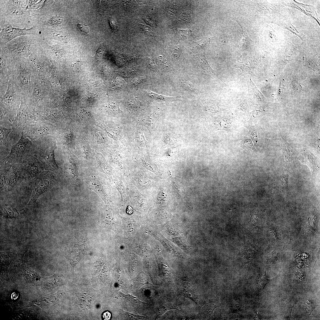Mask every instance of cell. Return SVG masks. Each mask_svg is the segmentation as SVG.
I'll use <instances>...</instances> for the list:
<instances>
[{"label":"cell","instance_id":"39","mask_svg":"<svg viewBox=\"0 0 320 320\" xmlns=\"http://www.w3.org/2000/svg\"><path fill=\"white\" fill-rule=\"evenodd\" d=\"M148 63L149 66L153 69L156 70L157 67L154 61L152 58H148Z\"/></svg>","mask_w":320,"mask_h":320},{"label":"cell","instance_id":"25","mask_svg":"<svg viewBox=\"0 0 320 320\" xmlns=\"http://www.w3.org/2000/svg\"><path fill=\"white\" fill-rule=\"evenodd\" d=\"M96 159L98 165L100 168L107 174L111 175V170L104 161L102 156L100 155L97 154L96 155Z\"/></svg>","mask_w":320,"mask_h":320},{"label":"cell","instance_id":"12","mask_svg":"<svg viewBox=\"0 0 320 320\" xmlns=\"http://www.w3.org/2000/svg\"><path fill=\"white\" fill-rule=\"evenodd\" d=\"M40 31L35 26L30 28L21 29L7 24L0 28V45L5 44L18 37L25 35H39Z\"/></svg>","mask_w":320,"mask_h":320},{"label":"cell","instance_id":"20","mask_svg":"<svg viewBox=\"0 0 320 320\" xmlns=\"http://www.w3.org/2000/svg\"><path fill=\"white\" fill-rule=\"evenodd\" d=\"M195 56V60L197 65L200 68L211 74L214 71L209 64L204 54V49L199 50Z\"/></svg>","mask_w":320,"mask_h":320},{"label":"cell","instance_id":"14","mask_svg":"<svg viewBox=\"0 0 320 320\" xmlns=\"http://www.w3.org/2000/svg\"><path fill=\"white\" fill-rule=\"evenodd\" d=\"M23 177H36L44 168L41 162L33 155L28 156L20 164Z\"/></svg>","mask_w":320,"mask_h":320},{"label":"cell","instance_id":"18","mask_svg":"<svg viewBox=\"0 0 320 320\" xmlns=\"http://www.w3.org/2000/svg\"><path fill=\"white\" fill-rule=\"evenodd\" d=\"M0 151L9 150L12 146L10 141L9 136L12 129L5 128L2 125L0 126Z\"/></svg>","mask_w":320,"mask_h":320},{"label":"cell","instance_id":"10","mask_svg":"<svg viewBox=\"0 0 320 320\" xmlns=\"http://www.w3.org/2000/svg\"><path fill=\"white\" fill-rule=\"evenodd\" d=\"M51 173L49 171H43L35 177L33 193L28 205L35 204L39 197L51 187L54 178Z\"/></svg>","mask_w":320,"mask_h":320},{"label":"cell","instance_id":"3","mask_svg":"<svg viewBox=\"0 0 320 320\" xmlns=\"http://www.w3.org/2000/svg\"><path fill=\"white\" fill-rule=\"evenodd\" d=\"M43 37L39 35H25L13 39L8 43L0 44V53L7 57L15 58L22 57L28 58L33 52L35 45Z\"/></svg>","mask_w":320,"mask_h":320},{"label":"cell","instance_id":"16","mask_svg":"<svg viewBox=\"0 0 320 320\" xmlns=\"http://www.w3.org/2000/svg\"><path fill=\"white\" fill-rule=\"evenodd\" d=\"M0 55V85L7 84L12 73L13 63L14 58Z\"/></svg>","mask_w":320,"mask_h":320},{"label":"cell","instance_id":"26","mask_svg":"<svg viewBox=\"0 0 320 320\" xmlns=\"http://www.w3.org/2000/svg\"><path fill=\"white\" fill-rule=\"evenodd\" d=\"M192 17V14L189 11H186L183 13L178 19V22L180 24H183L190 22Z\"/></svg>","mask_w":320,"mask_h":320},{"label":"cell","instance_id":"15","mask_svg":"<svg viewBox=\"0 0 320 320\" xmlns=\"http://www.w3.org/2000/svg\"><path fill=\"white\" fill-rule=\"evenodd\" d=\"M64 171L65 175L72 185H77L78 183V164L75 157L67 149H64Z\"/></svg>","mask_w":320,"mask_h":320},{"label":"cell","instance_id":"4","mask_svg":"<svg viewBox=\"0 0 320 320\" xmlns=\"http://www.w3.org/2000/svg\"><path fill=\"white\" fill-rule=\"evenodd\" d=\"M34 146L33 155L41 163L44 169L58 172L61 168L57 164L55 157L54 151L57 148L54 137L47 135L33 141Z\"/></svg>","mask_w":320,"mask_h":320},{"label":"cell","instance_id":"29","mask_svg":"<svg viewBox=\"0 0 320 320\" xmlns=\"http://www.w3.org/2000/svg\"><path fill=\"white\" fill-rule=\"evenodd\" d=\"M177 32L180 37L185 39H189L191 36L192 34L191 32L188 30L179 29L178 30Z\"/></svg>","mask_w":320,"mask_h":320},{"label":"cell","instance_id":"24","mask_svg":"<svg viewBox=\"0 0 320 320\" xmlns=\"http://www.w3.org/2000/svg\"><path fill=\"white\" fill-rule=\"evenodd\" d=\"M288 175H283L280 176L277 181V184L279 188L281 191L286 192L288 190Z\"/></svg>","mask_w":320,"mask_h":320},{"label":"cell","instance_id":"1","mask_svg":"<svg viewBox=\"0 0 320 320\" xmlns=\"http://www.w3.org/2000/svg\"><path fill=\"white\" fill-rule=\"evenodd\" d=\"M28 0L0 1V28L6 25L23 29L33 26Z\"/></svg>","mask_w":320,"mask_h":320},{"label":"cell","instance_id":"32","mask_svg":"<svg viewBox=\"0 0 320 320\" xmlns=\"http://www.w3.org/2000/svg\"><path fill=\"white\" fill-rule=\"evenodd\" d=\"M172 52L173 55L176 58H179L181 52V48L180 46L177 45L173 46Z\"/></svg>","mask_w":320,"mask_h":320},{"label":"cell","instance_id":"33","mask_svg":"<svg viewBox=\"0 0 320 320\" xmlns=\"http://www.w3.org/2000/svg\"><path fill=\"white\" fill-rule=\"evenodd\" d=\"M124 312L126 316L129 319H143L145 317L139 315L137 313H131L126 311Z\"/></svg>","mask_w":320,"mask_h":320},{"label":"cell","instance_id":"11","mask_svg":"<svg viewBox=\"0 0 320 320\" xmlns=\"http://www.w3.org/2000/svg\"><path fill=\"white\" fill-rule=\"evenodd\" d=\"M8 120L10 125H14L23 130L26 126L33 123L38 120L36 115L30 110L23 96L20 107L17 111L15 118L9 119Z\"/></svg>","mask_w":320,"mask_h":320},{"label":"cell","instance_id":"8","mask_svg":"<svg viewBox=\"0 0 320 320\" xmlns=\"http://www.w3.org/2000/svg\"><path fill=\"white\" fill-rule=\"evenodd\" d=\"M7 91L0 98V105L11 112H17L21 103L23 93L14 81L10 78L8 82Z\"/></svg>","mask_w":320,"mask_h":320},{"label":"cell","instance_id":"28","mask_svg":"<svg viewBox=\"0 0 320 320\" xmlns=\"http://www.w3.org/2000/svg\"><path fill=\"white\" fill-rule=\"evenodd\" d=\"M139 27L142 31L145 34L150 37H153L154 33L153 30L148 26L143 24H140Z\"/></svg>","mask_w":320,"mask_h":320},{"label":"cell","instance_id":"37","mask_svg":"<svg viewBox=\"0 0 320 320\" xmlns=\"http://www.w3.org/2000/svg\"><path fill=\"white\" fill-rule=\"evenodd\" d=\"M5 175L3 173L0 175V188H3L6 185V178Z\"/></svg>","mask_w":320,"mask_h":320},{"label":"cell","instance_id":"19","mask_svg":"<svg viewBox=\"0 0 320 320\" xmlns=\"http://www.w3.org/2000/svg\"><path fill=\"white\" fill-rule=\"evenodd\" d=\"M88 184L89 188L95 191L104 201L106 200L107 196L103 186L100 180L95 176L90 177Z\"/></svg>","mask_w":320,"mask_h":320},{"label":"cell","instance_id":"23","mask_svg":"<svg viewBox=\"0 0 320 320\" xmlns=\"http://www.w3.org/2000/svg\"><path fill=\"white\" fill-rule=\"evenodd\" d=\"M148 97L153 100H164L166 102H169L178 100L180 99V97H169L158 94L151 91H149L147 92Z\"/></svg>","mask_w":320,"mask_h":320},{"label":"cell","instance_id":"7","mask_svg":"<svg viewBox=\"0 0 320 320\" xmlns=\"http://www.w3.org/2000/svg\"><path fill=\"white\" fill-rule=\"evenodd\" d=\"M39 43L28 59L33 69L35 78L43 81L51 70V61L41 51Z\"/></svg>","mask_w":320,"mask_h":320},{"label":"cell","instance_id":"34","mask_svg":"<svg viewBox=\"0 0 320 320\" xmlns=\"http://www.w3.org/2000/svg\"><path fill=\"white\" fill-rule=\"evenodd\" d=\"M269 280V279L266 278L265 276V275L260 278L259 280V284L260 287L262 288H263L268 283Z\"/></svg>","mask_w":320,"mask_h":320},{"label":"cell","instance_id":"5","mask_svg":"<svg viewBox=\"0 0 320 320\" xmlns=\"http://www.w3.org/2000/svg\"><path fill=\"white\" fill-rule=\"evenodd\" d=\"M34 151L33 141L24 137L22 134L20 140L12 146L8 155L1 159V168H7L21 164L26 157L33 155Z\"/></svg>","mask_w":320,"mask_h":320},{"label":"cell","instance_id":"40","mask_svg":"<svg viewBox=\"0 0 320 320\" xmlns=\"http://www.w3.org/2000/svg\"><path fill=\"white\" fill-rule=\"evenodd\" d=\"M111 314L109 311H107L104 312L102 315L103 317L104 320H108L110 319Z\"/></svg>","mask_w":320,"mask_h":320},{"label":"cell","instance_id":"13","mask_svg":"<svg viewBox=\"0 0 320 320\" xmlns=\"http://www.w3.org/2000/svg\"><path fill=\"white\" fill-rule=\"evenodd\" d=\"M38 120L44 121L53 125L57 129L64 128L66 120L61 113L52 108H45L37 115Z\"/></svg>","mask_w":320,"mask_h":320},{"label":"cell","instance_id":"2","mask_svg":"<svg viewBox=\"0 0 320 320\" xmlns=\"http://www.w3.org/2000/svg\"><path fill=\"white\" fill-rule=\"evenodd\" d=\"M10 78L21 90L23 96L29 106L32 86L35 77L28 58L22 57L14 58Z\"/></svg>","mask_w":320,"mask_h":320},{"label":"cell","instance_id":"27","mask_svg":"<svg viewBox=\"0 0 320 320\" xmlns=\"http://www.w3.org/2000/svg\"><path fill=\"white\" fill-rule=\"evenodd\" d=\"M180 83L183 87L185 90L191 92L196 91V89L195 86L188 80L182 79L180 81Z\"/></svg>","mask_w":320,"mask_h":320},{"label":"cell","instance_id":"31","mask_svg":"<svg viewBox=\"0 0 320 320\" xmlns=\"http://www.w3.org/2000/svg\"><path fill=\"white\" fill-rule=\"evenodd\" d=\"M120 294L122 297L133 303H135L142 302L133 295L130 294L125 295L121 292H120Z\"/></svg>","mask_w":320,"mask_h":320},{"label":"cell","instance_id":"6","mask_svg":"<svg viewBox=\"0 0 320 320\" xmlns=\"http://www.w3.org/2000/svg\"><path fill=\"white\" fill-rule=\"evenodd\" d=\"M51 93L43 81L35 78L28 106L30 110L36 115L41 112L45 108Z\"/></svg>","mask_w":320,"mask_h":320},{"label":"cell","instance_id":"17","mask_svg":"<svg viewBox=\"0 0 320 320\" xmlns=\"http://www.w3.org/2000/svg\"><path fill=\"white\" fill-rule=\"evenodd\" d=\"M24 178L20 164L13 165L9 167V174L7 186L9 190L13 189Z\"/></svg>","mask_w":320,"mask_h":320},{"label":"cell","instance_id":"36","mask_svg":"<svg viewBox=\"0 0 320 320\" xmlns=\"http://www.w3.org/2000/svg\"><path fill=\"white\" fill-rule=\"evenodd\" d=\"M96 139L97 142L100 143L105 142V139L103 135L100 132H97L95 135Z\"/></svg>","mask_w":320,"mask_h":320},{"label":"cell","instance_id":"21","mask_svg":"<svg viewBox=\"0 0 320 320\" xmlns=\"http://www.w3.org/2000/svg\"><path fill=\"white\" fill-rule=\"evenodd\" d=\"M209 302L205 304L202 308L200 314L204 317L210 316L214 310L220 305L218 298L209 300Z\"/></svg>","mask_w":320,"mask_h":320},{"label":"cell","instance_id":"22","mask_svg":"<svg viewBox=\"0 0 320 320\" xmlns=\"http://www.w3.org/2000/svg\"><path fill=\"white\" fill-rule=\"evenodd\" d=\"M303 161L309 167L313 176L316 175L319 170V167L316 162L314 158L309 153L304 155Z\"/></svg>","mask_w":320,"mask_h":320},{"label":"cell","instance_id":"38","mask_svg":"<svg viewBox=\"0 0 320 320\" xmlns=\"http://www.w3.org/2000/svg\"><path fill=\"white\" fill-rule=\"evenodd\" d=\"M166 196L165 194L162 192H160L158 196V202L160 203H164L166 201Z\"/></svg>","mask_w":320,"mask_h":320},{"label":"cell","instance_id":"30","mask_svg":"<svg viewBox=\"0 0 320 320\" xmlns=\"http://www.w3.org/2000/svg\"><path fill=\"white\" fill-rule=\"evenodd\" d=\"M209 42L208 40L207 39H202L197 42H195V46L199 50L204 49L205 47L207 46Z\"/></svg>","mask_w":320,"mask_h":320},{"label":"cell","instance_id":"35","mask_svg":"<svg viewBox=\"0 0 320 320\" xmlns=\"http://www.w3.org/2000/svg\"><path fill=\"white\" fill-rule=\"evenodd\" d=\"M78 28L80 31L86 33H88L89 32V29L88 27L82 23H78L77 25Z\"/></svg>","mask_w":320,"mask_h":320},{"label":"cell","instance_id":"9","mask_svg":"<svg viewBox=\"0 0 320 320\" xmlns=\"http://www.w3.org/2000/svg\"><path fill=\"white\" fill-rule=\"evenodd\" d=\"M58 129L54 126L40 120L28 125L23 129L22 134L33 141L47 135H54Z\"/></svg>","mask_w":320,"mask_h":320}]
</instances>
